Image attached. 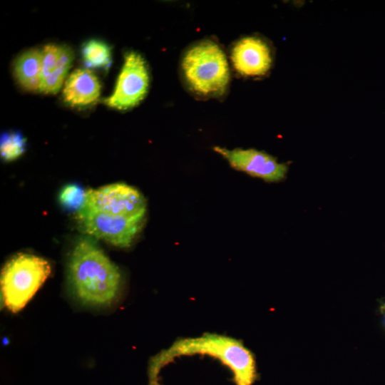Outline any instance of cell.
I'll list each match as a JSON object with an SVG mask.
<instances>
[{
	"instance_id": "277c9868",
	"label": "cell",
	"mask_w": 385,
	"mask_h": 385,
	"mask_svg": "<svg viewBox=\"0 0 385 385\" xmlns=\"http://www.w3.org/2000/svg\"><path fill=\"white\" fill-rule=\"evenodd\" d=\"M181 71L186 85L201 97H220L227 91L230 70L220 46L209 39L192 44L183 54Z\"/></svg>"
},
{
	"instance_id": "4fadbf2b",
	"label": "cell",
	"mask_w": 385,
	"mask_h": 385,
	"mask_svg": "<svg viewBox=\"0 0 385 385\" xmlns=\"http://www.w3.org/2000/svg\"><path fill=\"white\" fill-rule=\"evenodd\" d=\"M26 140L18 130H8L1 135L0 153L4 161H12L25 151Z\"/></svg>"
},
{
	"instance_id": "7c38bea8",
	"label": "cell",
	"mask_w": 385,
	"mask_h": 385,
	"mask_svg": "<svg viewBox=\"0 0 385 385\" xmlns=\"http://www.w3.org/2000/svg\"><path fill=\"white\" fill-rule=\"evenodd\" d=\"M82 56L86 67L107 69L111 63V47L105 42L91 39L82 47Z\"/></svg>"
},
{
	"instance_id": "ba28073f",
	"label": "cell",
	"mask_w": 385,
	"mask_h": 385,
	"mask_svg": "<svg viewBox=\"0 0 385 385\" xmlns=\"http://www.w3.org/2000/svg\"><path fill=\"white\" fill-rule=\"evenodd\" d=\"M230 61L239 74L254 77L265 75L271 68L272 58L265 41L256 36H247L232 46Z\"/></svg>"
},
{
	"instance_id": "7a4b0ae2",
	"label": "cell",
	"mask_w": 385,
	"mask_h": 385,
	"mask_svg": "<svg viewBox=\"0 0 385 385\" xmlns=\"http://www.w3.org/2000/svg\"><path fill=\"white\" fill-rule=\"evenodd\" d=\"M196 354L218 359L232 371L235 385H252L257 379L254 355L242 342L227 336L207 333L198 337L177 340L153 357L148 366V385H160V371L174 358Z\"/></svg>"
},
{
	"instance_id": "30bf717a",
	"label": "cell",
	"mask_w": 385,
	"mask_h": 385,
	"mask_svg": "<svg viewBox=\"0 0 385 385\" xmlns=\"http://www.w3.org/2000/svg\"><path fill=\"white\" fill-rule=\"evenodd\" d=\"M42 53L31 48L21 53L14 63V75L19 83L29 91H39L41 83Z\"/></svg>"
},
{
	"instance_id": "3957f363",
	"label": "cell",
	"mask_w": 385,
	"mask_h": 385,
	"mask_svg": "<svg viewBox=\"0 0 385 385\" xmlns=\"http://www.w3.org/2000/svg\"><path fill=\"white\" fill-rule=\"evenodd\" d=\"M68 270L76 294L83 302L106 305L116 297L121 280L118 268L91 238L77 241Z\"/></svg>"
},
{
	"instance_id": "9c48e42d",
	"label": "cell",
	"mask_w": 385,
	"mask_h": 385,
	"mask_svg": "<svg viewBox=\"0 0 385 385\" xmlns=\"http://www.w3.org/2000/svg\"><path fill=\"white\" fill-rule=\"evenodd\" d=\"M63 101L72 107H84L94 103L101 93L97 76L89 69L73 71L65 81Z\"/></svg>"
},
{
	"instance_id": "5bb4252c",
	"label": "cell",
	"mask_w": 385,
	"mask_h": 385,
	"mask_svg": "<svg viewBox=\"0 0 385 385\" xmlns=\"http://www.w3.org/2000/svg\"><path fill=\"white\" fill-rule=\"evenodd\" d=\"M86 191L76 183L64 185L58 195L61 205L69 211H78L84 204Z\"/></svg>"
},
{
	"instance_id": "5b68a950",
	"label": "cell",
	"mask_w": 385,
	"mask_h": 385,
	"mask_svg": "<svg viewBox=\"0 0 385 385\" xmlns=\"http://www.w3.org/2000/svg\"><path fill=\"white\" fill-rule=\"evenodd\" d=\"M49 262L38 256L19 253L4 265L1 289L6 307L16 313L22 309L50 275Z\"/></svg>"
},
{
	"instance_id": "8992f818",
	"label": "cell",
	"mask_w": 385,
	"mask_h": 385,
	"mask_svg": "<svg viewBox=\"0 0 385 385\" xmlns=\"http://www.w3.org/2000/svg\"><path fill=\"white\" fill-rule=\"evenodd\" d=\"M149 83V71L145 59L140 53L129 51L124 56L114 91L104 102L108 106L120 111L133 108L146 96Z\"/></svg>"
},
{
	"instance_id": "8fae6325",
	"label": "cell",
	"mask_w": 385,
	"mask_h": 385,
	"mask_svg": "<svg viewBox=\"0 0 385 385\" xmlns=\"http://www.w3.org/2000/svg\"><path fill=\"white\" fill-rule=\"evenodd\" d=\"M73 59L72 49L66 45L59 46L58 64L53 73L41 81L39 91L45 94H55L62 86Z\"/></svg>"
},
{
	"instance_id": "2e32d148",
	"label": "cell",
	"mask_w": 385,
	"mask_h": 385,
	"mask_svg": "<svg viewBox=\"0 0 385 385\" xmlns=\"http://www.w3.org/2000/svg\"><path fill=\"white\" fill-rule=\"evenodd\" d=\"M380 313L382 317V322L385 327V301L379 307Z\"/></svg>"
},
{
	"instance_id": "52a82bcc",
	"label": "cell",
	"mask_w": 385,
	"mask_h": 385,
	"mask_svg": "<svg viewBox=\"0 0 385 385\" xmlns=\"http://www.w3.org/2000/svg\"><path fill=\"white\" fill-rule=\"evenodd\" d=\"M214 150L221 155L232 168L268 182L282 180L287 166L273 156L256 149L229 150L216 146Z\"/></svg>"
},
{
	"instance_id": "9a60e30c",
	"label": "cell",
	"mask_w": 385,
	"mask_h": 385,
	"mask_svg": "<svg viewBox=\"0 0 385 385\" xmlns=\"http://www.w3.org/2000/svg\"><path fill=\"white\" fill-rule=\"evenodd\" d=\"M41 53L42 81L49 76L57 66L59 56V46L52 43L45 45Z\"/></svg>"
},
{
	"instance_id": "6da1fadb",
	"label": "cell",
	"mask_w": 385,
	"mask_h": 385,
	"mask_svg": "<svg viewBox=\"0 0 385 385\" xmlns=\"http://www.w3.org/2000/svg\"><path fill=\"white\" fill-rule=\"evenodd\" d=\"M146 202L135 188L113 183L86 191L77 220L83 231L115 247H128L140 232Z\"/></svg>"
}]
</instances>
